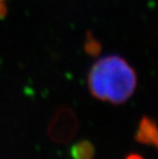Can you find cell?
<instances>
[{
    "mask_svg": "<svg viewBox=\"0 0 158 159\" xmlns=\"http://www.w3.org/2000/svg\"><path fill=\"white\" fill-rule=\"evenodd\" d=\"M137 73L123 57L107 56L97 60L87 77L89 91L97 99L112 104H123L137 89Z\"/></svg>",
    "mask_w": 158,
    "mask_h": 159,
    "instance_id": "obj_1",
    "label": "cell"
},
{
    "mask_svg": "<svg viewBox=\"0 0 158 159\" xmlns=\"http://www.w3.org/2000/svg\"><path fill=\"white\" fill-rule=\"evenodd\" d=\"M78 130V120L71 109L63 107L53 115L48 125V137L59 144H66L75 137Z\"/></svg>",
    "mask_w": 158,
    "mask_h": 159,
    "instance_id": "obj_2",
    "label": "cell"
},
{
    "mask_svg": "<svg viewBox=\"0 0 158 159\" xmlns=\"http://www.w3.org/2000/svg\"><path fill=\"white\" fill-rule=\"evenodd\" d=\"M134 138H136V141L141 144L157 147L158 133L156 122L151 118L144 116L140 121Z\"/></svg>",
    "mask_w": 158,
    "mask_h": 159,
    "instance_id": "obj_3",
    "label": "cell"
},
{
    "mask_svg": "<svg viewBox=\"0 0 158 159\" xmlns=\"http://www.w3.org/2000/svg\"><path fill=\"white\" fill-rule=\"evenodd\" d=\"M70 155L73 159H93L95 147L88 141H80L70 149Z\"/></svg>",
    "mask_w": 158,
    "mask_h": 159,
    "instance_id": "obj_4",
    "label": "cell"
},
{
    "mask_svg": "<svg viewBox=\"0 0 158 159\" xmlns=\"http://www.w3.org/2000/svg\"><path fill=\"white\" fill-rule=\"evenodd\" d=\"M100 49H101L100 43L97 42L95 38H93V37H88V38L86 39L85 50L89 53V55H97V53L100 52Z\"/></svg>",
    "mask_w": 158,
    "mask_h": 159,
    "instance_id": "obj_5",
    "label": "cell"
},
{
    "mask_svg": "<svg viewBox=\"0 0 158 159\" xmlns=\"http://www.w3.org/2000/svg\"><path fill=\"white\" fill-rule=\"evenodd\" d=\"M125 159H144V158L137 153H132V154L127 155V156L125 157Z\"/></svg>",
    "mask_w": 158,
    "mask_h": 159,
    "instance_id": "obj_6",
    "label": "cell"
},
{
    "mask_svg": "<svg viewBox=\"0 0 158 159\" xmlns=\"http://www.w3.org/2000/svg\"><path fill=\"white\" fill-rule=\"evenodd\" d=\"M1 1H2V0H0V2H1Z\"/></svg>",
    "mask_w": 158,
    "mask_h": 159,
    "instance_id": "obj_7",
    "label": "cell"
}]
</instances>
